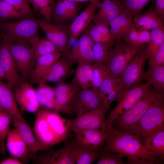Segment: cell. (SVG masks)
<instances>
[{
  "instance_id": "cell-1",
  "label": "cell",
  "mask_w": 164,
  "mask_h": 164,
  "mask_svg": "<svg viewBox=\"0 0 164 164\" xmlns=\"http://www.w3.org/2000/svg\"><path fill=\"white\" fill-rule=\"evenodd\" d=\"M67 120L54 110L39 108L34 123V133L38 140L50 149L68 137L70 132Z\"/></svg>"
},
{
  "instance_id": "cell-2",
  "label": "cell",
  "mask_w": 164,
  "mask_h": 164,
  "mask_svg": "<svg viewBox=\"0 0 164 164\" xmlns=\"http://www.w3.org/2000/svg\"><path fill=\"white\" fill-rule=\"evenodd\" d=\"M108 135L103 149L108 152L117 153L123 157H135L144 159L154 164L161 160L151 156L136 135L121 131L113 128L108 130Z\"/></svg>"
},
{
  "instance_id": "cell-3",
  "label": "cell",
  "mask_w": 164,
  "mask_h": 164,
  "mask_svg": "<svg viewBox=\"0 0 164 164\" xmlns=\"http://www.w3.org/2000/svg\"><path fill=\"white\" fill-rule=\"evenodd\" d=\"M163 99L164 93L150 87L133 107L117 118L111 128L136 135L139 122L144 114L154 103Z\"/></svg>"
},
{
  "instance_id": "cell-4",
  "label": "cell",
  "mask_w": 164,
  "mask_h": 164,
  "mask_svg": "<svg viewBox=\"0 0 164 164\" xmlns=\"http://www.w3.org/2000/svg\"><path fill=\"white\" fill-rule=\"evenodd\" d=\"M2 43L8 49L18 71L26 80L30 77L36 59L28 43L22 40L1 36Z\"/></svg>"
},
{
  "instance_id": "cell-5",
  "label": "cell",
  "mask_w": 164,
  "mask_h": 164,
  "mask_svg": "<svg viewBox=\"0 0 164 164\" xmlns=\"http://www.w3.org/2000/svg\"><path fill=\"white\" fill-rule=\"evenodd\" d=\"M164 129V99L154 103L140 120L136 136L143 145L148 144L158 132Z\"/></svg>"
},
{
  "instance_id": "cell-6",
  "label": "cell",
  "mask_w": 164,
  "mask_h": 164,
  "mask_svg": "<svg viewBox=\"0 0 164 164\" xmlns=\"http://www.w3.org/2000/svg\"><path fill=\"white\" fill-rule=\"evenodd\" d=\"M39 27L37 21L30 16L16 21H0L1 36L20 39L28 43L38 35Z\"/></svg>"
},
{
  "instance_id": "cell-7",
  "label": "cell",
  "mask_w": 164,
  "mask_h": 164,
  "mask_svg": "<svg viewBox=\"0 0 164 164\" xmlns=\"http://www.w3.org/2000/svg\"><path fill=\"white\" fill-rule=\"evenodd\" d=\"M151 86L149 82L146 81L124 91L118 104L105 119V129L108 130L110 129L117 118L136 104L146 93Z\"/></svg>"
},
{
  "instance_id": "cell-8",
  "label": "cell",
  "mask_w": 164,
  "mask_h": 164,
  "mask_svg": "<svg viewBox=\"0 0 164 164\" xmlns=\"http://www.w3.org/2000/svg\"><path fill=\"white\" fill-rule=\"evenodd\" d=\"M110 106L104 104L101 107L67 120V125L70 132H74L87 129H105L104 125L107 111Z\"/></svg>"
},
{
  "instance_id": "cell-9",
  "label": "cell",
  "mask_w": 164,
  "mask_h": 164,
  "mask_svg": "<svg viewBox=\"0 0 164 164\" xmlns=\"http://www.w3.org/2000/svg\"><path fill=\"white\" fill-rule=\"evenodd\" d=\"M147 45L138 50L121 75L120 78L124 91L140 84L143 80L145 63L147 59Z\"/></svg>"
},
{
  "instance_id": "cell-10",
  "label": "cell",
  "mask_w": 164,
  "mask_h": 164,
  "mask_svg": "<svg viewBox=\"0 0 164 164\" xmlns=\"http://www.w3.org/2000/svg\"><path fill=\"white\" fill-rule=\"evenodd\" d=\"M99 2L97 0L91 1L85 9L69 25L68 39L66 52L69 50L74 45L77 39L85 31L92 22L98 9Z\"/></svg>"
},
{
  "instance_id": "cell-11",
  "label": "cell",
  "mask_w": 164,
  "mask_h": 164,
  "mask_svg": "<svg viewBox=\"0 0 164 164\" xmlns=\"http://www.w3.org/2000/svg\"><path fill=\"white\" fill-rule=\"evenodd\" d=\"M55 104L54 110L72 115L74 114L73 105L76 96L82 89L76 83L61 82L58 83L54 88Z\"/></svg>"
},
{
  "instance_id": "cell-12",
  "label": "cell",
  "mask_w": 164,
  "mask_h": 164,
  "mask_svg": "<svg viewBox=\"0 0 164 164\" xmlns=\"http://www.w3.org/2000/svg\"><path fill=\"white\" fill-rule=\"evenodd\" d=\"M74 134L72 141L74 145L89 152L97 153L105 144L108 132L103 129H87Z\"/></svg>"
},
{
  "instance_id": "cell-13",
  "label": "cell",
  "mask_w": 164,
  "mask_h": 164,
  "mask_svg": "<svg viewBox=\"0 0 164 164\" xmlns=\"http://www.w3.org/2000/svg\"><path fill=\"white\" fill-rule=\"evenodd\" d=\"M93 43L84 32L69 50L63 52V55L72 64L83 62L93 64Z\"/></svg>"
},
{
  "instance_id": "cell-14",
  "label": "cell",
  "mask_w": 164,
  "mask_h": 164,
  "mask_svg": "<svg viewBox=\"0 0 164 164\" xmlns=\"http://www.w3.org/2000/svg\"><path fill=\"white\" fill-rule=\"evenodd\" d=\"M104 100L97 90L81 89L77 95L73 105L74 114L79 115L101 106Z\"/></svg>"
},
{
  "instance_id": "cell-15",
  "label": "cell",
  "mask_w": 164,
  "mask_h": 164,
  "mask_svg": "<svg viewBox=\"0 0 164 164\" xmlns=\"http://www.w3.org/2000/svg\"><path fill=\"white\" fill-rule=\"evenodd\" d=\"M17 86L14 95L20 109L30 113L37 112L40 106L37 99L36 90L27 82Z\"/></svg>"
},
{
  "instance_id": "cell-16",
  "label": "cell",
  "mask_w": 164,
  "mask_h": 164,
  "mask_svg": "<svg viewBox=\"0 0 164 164\" xmlns=\"http://www.w3.org/2000/svg\"><path fill=\"white\" fill-rule=\"evenodd\" d=\"M11 124L25 142L33 157L39 151L50 149L38 140L31 128L22 117L13 116Z\"/></svg>"
},
{
  "instance_id": "cell-17",
  "label": "cell",
  "mask_w": 164,
  "mask_h": 164,
  "mask_svg": "<svg viewBox=\"0 0 164 164\" xmlns=\"http://www.w3.org/2000/svg\"><path fill=\"white\" fill-rule=\"evenodd\" d=\"M40 28L46 37L63 52L66 51L69 37V25L58 26L44 20H37Z\"/></svg>"
},
{
  "instance_id": "cell-18",
  "label": "cell",
  "mask_w": 164,
  "mask_h": 164,
  "mask_svg": "<svg viewBox=\"0 0 164 164\" xmlns=\"http://www.w3.org/2000/svg\"><path fill=\"white\" fill-rule=\"evenodd\" d=\"M125 7L120 0H106L99 2L98 10L92 20L95 24H101L109 27L110 22L117 17Z\"/></svg>"
},
{
  "instance_id": "cell-19",
  "label": "cell",
  "mask_w": 164,
  "mask_h": 164,
  "mask_svg": "<svg viewBox=\"0 0 164 164\" xmlns=\"http://www.w3.org/2000/svg\"><path fill=\"white\" fill-rule=\"evenodd\" d=\"M73 145L71 141L58 150H46L35 156L34 162L38 164H73L71 157Z\"/></svg>"
},
{
  "instance_id": "cell-20",
  "label": "cell",
  "mask_w": 164,
  "mask_h": 164,
  "mask_svg": "<svg viewBox=\"0 0 164 164\" xmlns=\"http://www.w3.org/2000/svg\"><path fill=\"white\" fill-rule=\"evenodd\" d=\"M5 147L10 155L19 159L23 164L33 157L27 146L17 130L10 129L5 141Z\"/></svg>"
},
{
  "instance_id": "cell-21",
  "label": "cell",
  "mask_w": 164,
  "mask_h": 164,
  "mask_svg": "<svg viewBox=\"0 0 164 164\" xmlns=\"http://www.w3.org/2000/svg\"><path fill=\"white\" fill-rule=\"evenodd\" d=\"M97 90L104 100L103 104L110 107L113 102L119 101L124 91L120 78L113 77L110 75Z\"/></svg>"
},
{
  "instance_id": "cell-22",
  "label": "cell",
  "mask_w": 164,
  "mask_h": 164,
  "mask_svg": "<svg viewBox=\"0 0 164 164\" xmlns=\"http://www.w3.org/2000/svg\"><path fill=\"white\" fill-rule=\"evenodd\" d=\"M72 65L62 55L43 74L37 84L63 82L68 74Z\"/></svg>"
},
{
  "instance_id": "cell-23",
  "label": "cell",
  "mask_w": 164,
  "mask_h": 164,
  "mask_svg": "<svg viewBox=\"0 0 164 164\" xmlns=\"http://www.w3.org/2000/svg\"><path fill=\"white\" fill-rule=\"evenodd\" d=\"M0 65L7 83L12 88L17 86L19 77L16 64L8 49L2 43L0 49Z\"/></svg>"
},
{
  "instance_id": "cell-24",
  "label": "cell",
  "mask_w": 164,
  "mask_h": 164,
  "mask_svg": "<svg viewBox=\"0 0 164 164\" xmlns=\"http://www.w3.org/2000/svg\"><path fill=\"white\" fill-rule=\"evenodd\" d=\"M114 49L112 50L107 61V67L109 75L114 77H120L127 65L121 39H116Z\"/></svg>"
},
{
  "instance_id": "cell-25",
  "label": "cell",
  "mask_w": 164,
  "mask_h": 164,
  "mask_svg": "<svg viewBox=\"0 0 164 164\" xmlns=\"http://www.w3.org/2000/svg\"><path fill=\"white\" fill-rule=\"evenodd\" d=\"M63 54V52L58 51L46 54L38 58L30 76L32 82L38 83L43 74L53 64L61 58Z\"/></svg>"
},
{
  "instance_id": "cell-26",
  "label": "cell",
  "mask_w": 164,
  "mask_h": 164,
  "mask_svg": "<svg viewBox=\"0 0 164 164\" xmlns=\"http://www.w3.org/2000/svg\"><path fill=\"white\" fill-rule=\"evenodd\" d=\"M94 43H98L111 46L115 43V37L108 26L95 24L91 22L85 31Z\"/></svg>"
},
{
  "instance_id": "cell-27",
  "label": "cell",
  "mask_w": 164,
  "mask_h": 164,
  "mask_svg": "<svg viewBox=\"0 0 164 164\" xmlns=\"http://www.w3.org/2000/svg\"><path fill=\"white\" fill-rule=\"evenodd\" d=\"M163 19L155 13L153 5L143 13L134 18L133 21L137 29L142 28L149 30L164 28Z\"/></svg>"
},
{
  "instance_id": "cell-28",
  "label": "cell",
  "mask_w": 164,
  "mask_h": 164,
  "mask_svg": "<svg viewBox=\"0 0 164 164\" xmlns=\"http://www.w3.org/2000/svg\"><path fill=\"white\" fill-rule=\"evenodd\" d=\"M133 15L129 10L125 8L122 12L109 24L110 29L116 39H121L125 32L134 24Z\"/></svg>"
},
{
  "instance_id": "cell-29",
  "label": "cell",
  "mask_w": 164,
  "mask_h": 164,
  "mask_svg": "<svg viewBox=\"0 0 164 164\" xmlns=\"http://www.w3.org/2000/svg\"><path fill=\"white\" fill-rule=\"evenodd\" d=\"M12 88L7 83L0 81V106L13 116L21 117Z\"/></svg>"
},
{
  "instance_id": "cell-30",
  "label": "cell",
  "mask_w": 164,
  "mask_h": 164,
  "mask_svg": "<svg viewBox=\"0 0 164 164\" xmlns=\"http://www.w3.org/2000/svg\"><path fill=\"white\" fill-rule=\"evenodd\" d=\"M28 43L36 59L40 56L49 53L58 51L63 52L60 49L46 37L43 38L39 35L36 36L30 39Z\"/></svg>"
},
{
  "instance_id": "cell-31",
  "label": "cell",
  "mask_w": 164,
  "mask_h": 164,
  "mask_svg": "<svg viewBox=\"0 0 164 164\" xmlns=\"http://www.w3.org/2000/svg\"><path fill=\"white\" fill-rule=\"evenodd\" d=\"M93 64L86 62L78 63L73 81L77 84L82 89L92 88Z\"/></svg>"
},
{
  "instance_id": "cell-32",
  "label": "cell",
  "mask_w": 164,
  "mask_h": 164,
  "mask_svg": "<svg viewBox=\"0 0 164 164\" xmlns=\"http://www.w3.org/2000/svg\"><path fill=\"white\" fill-rule=\"evenodd\" d=\"M36 90L38 101L43 108L54 110L55 104L54 88L46 83L38 84Z\"/></svg>"
},
{
  "instance_id": "cell-33",
  "label": "cell",
  "mask_w": 164,
  "mask_h": 164,
  "mask_svg": "<svg viewBox=\"0 0 164 164\" xmlns=\"http://www.w3.org/2000/svg\"><path fill=\"white\" fill-rule=\"evenodd\" d=\"M145 148L152 156L158 160H164V129L155 134L150 142L144 145Z\"/></svg>"
},
{
  "instance_id": "cell-34",
  "label": "cell",
  "mask_w": 164,
  "mask_h": 164,
  "mask_svg": "<svg viewBox=\"0 0 164 164\" xmlns=\"http://www.w3.org/2000/svg\"><path fill=\"white\" fill-rule=\"evenodd\" d=\"M143 80L149 82L156 90L164 93V65L148 70L145 73Z\"/></svg>"
},
{
  "instance_id": "cell-35",
  "label": "cell",
  "mask_w": 164,
  "mask_h": 164,
  "mask_svg": "<svg viewBox=\"0 0 164 164\" xmlns=\"http://www.w3.org/2000/svg\"><path fill=\"white\" fill-rule=\"evenodd\" d=\"M150 38L147 47V59L150 60L164 43V27L152 30Z\"/></svg>"
},
{
  "instance_id": "cell-36",
  "label": "cell",
  "mask_w": 164,
  "mask_h": 164,
  "mask_svg": "<svg viewBox=\"0 0 164 164\" xmlns=\"http://www.w3.org/2000/svg\"><path fill=\"white\" fill-rule=\"evenodd\" d=\"M99 152L92 153L73 145L71 157L73 164H91L98 159Z\"/></svg>"
},
{
  "instance_id": "cell-37",
  "label": "cell",
  "mask_w": 164,
  "mask_h": 164,
  "mask_svg": "<svg viewBox=\"0 0 164 164\" xmlns=\"http://www.w3.org/2000/svg\"><path fill=\"white\" fill-rule=\"evenodd\" d=\"M13 116L0 106V145L4 153L5 141L10 129Z\"/></svg>"
},
{
  "instance_id": "cell-38",
  "label": "cell",
  "mask_w": 164,
  "mask_h": 164,
  "mask_svg": "<svg viewBox=\"0 0 164 164\" xmlns=\"http://www.w3.org/2000/svg\"><path fill=\"white\" fill-rule=\"evenodd\" d=\"M112 46L98 43H94L92 52L94 63L105 66L112 50Z\"/></svg>"
},
{
  "instance_id": "cell-39",
  "label": "cell",
  "mask_w": 164,
  "mask_h": 164,
  "mask_svg": "<svg viewBox=\"0 0 164 164\" xmlns=\"http://www.w3.org/2000/svg\"><path fill=\"white\" fill-rule=\"evenodd\" d=\"M35 9L43 18V20L51 22L55 4L53 0H29Z\"/></svg>"
},
{
  "instance_id": "cell-40",
  "label": "cell",
  "mask_w": 164,
  "mask_h": 164,
  "mask_svg": "<svg viewBox=\"0 0 164 164\" xmlns=\"http://www.w3.org/2000/svg\"><path fill=\"white\" fill-rule=\"evenodd\" d=\"M2 0H0V21H6L12 19H21L27 16Z\"/></svg>"
},
{
  "instance_id": "cell-41",
  "label": "cell",
  "mask_w": 164,
  "mask_h": 164,
  "mask_svg": "<svg viewBox=\"0 0 164 164\" xmlns=\"http://www.w3.org/2000/svg\"><path fill=\"white\" fill-rule=\"evenodd\" d=\"M52 20L53 24L58 26L68 25L70 22L62 0H58L55 4L52 14Z\"/></svg>"
},
{
  "instance_id": "cell-42",
  "label": "cell",
  "mask_w": 164,
  "mask_h": 164,
  "mask_svg": "<svg viewBox=\"0 0 164 164\" xmlns=\"http://www.w3.org/2000/svg\"><path fill=\"white\" fill-rule=\"evenodd\" d=\"M103 147L99 150L97 164H127L123 161L121 155L106 151Z\"/></svg>"
},
{
  "instance_id": "cell-43",
  "label": "cell",
  "mask_w": 164,
  "mask_h": 164,
  "mask_svg": "<svg viewBox=\"0 0 164 164\" xmlns=\"http://www.w3.org/2000/svg\"><path fill=\"white\" fill-rule=\"evenodd\" d=\"M109 75V71L106 66L93 64L92 88L97 90L103 81Z\"/></svg>"
},
{
  "instance_id": "cell-44",
  "label": "cell",
  "mask_w": 164,
  "mask_h": 164,
  "mask_svg": "<svg viewBox=\"0 0 164 164\" xmlns=\"http://www.w3.org/2000/svg\"><path fill=\"white\" fill-rule=\"evenodd\" d=\"M150 0H124L122 2L125 7L132 12L133 18L137 16Z\"/></svg>"
},
{
  "instance_id": "cell-45",
  "label": "cell",
  "mask_w": 164,
  "mask_h": 164,
  "mask_svg": "<svg viewBox=\"0 0 164 164\" xmlns=\"http://www.w3.org/2000/svg\"><path fill=\"white\" fill-rule=\"evenodd\" d=\"M138 29L134 24L125 32L121 39H123L128 46L138 50Z\"/></svg>"
},
{
  "instance_id": "cell-46",
  "label": "cell",
  "mask_w": 164,
  "mask_h": 164,
  "mask_svg": "<svg viewBox=\"0 0 164 164\" xmlns=\"http://www.w3.org/2000/svg\"><path fill=\"white\" fill-rule=\"evenodd\" d=\"M66 8L70 22L79 14L80 6L79 3L71 0H62Z\"/></svg>"
},
{
  "instance_id": "cell-47",
  "label": "cell",
  "mask_w": 164,
  "mask_h": 164,
  "mask_svg": "<svg viewBox=\"0 0 164 164\" xmlns=\"http://www.w3.org/2000/svg\"><path fill=\"white\" fill-rule=\"evenodd\" d=\"M11 5L19 12L27 16H30L31 11L26 0H2Z\"/></svg>"
},
{
  "instance_id": "cell-48",
  "label": "cell",
  "mask_w": 164,
  "mask_h": 164,
  "mask_svg": "<svg viewBox=\"0 0 164 164\" xmlns=\"http://www.w3.org/2000/svg\"><path fill=\"white\" fill-rule=\"evenodd\" d=\"M164 65V43L149 62L148 70Z\"/></svg>"
},
{
  "instance_id": "cell-49",
  "label": "cell",
  "mask_w": 164,
  "mask_h": 164,
  "mask_svg": "<svg viewBox=\"0 0 164 164\" xmlns=\"http://www.w3.org/2000/svg\"><path fill=\"white\" fill-rule=\"evenodd\" d=\"M137 29L138 33V45L139 50L148 45L150 39V34L149 30L142 28Z\"/></svg>"
},
{
  "instance_id": "cell-50",
  "label": "cell",
  "mask_w": 164,
  "mask_h": 164,
  "mask_svg": "<svg viewBox=\"0 0 164 164\" xmlns=\"http://www.w3.org/2000/svg\"><path fill=\"white\" fill-rule=\"evenodd\" d=\"M122 46L124 54L128 64L135 55L138 50L128 46L123 42Z\"/></svg>"
},
{
  "instance_id": "cell-51",
  "label": "cell",
  "mask_w": 164,
  "mask_h": 164,
  "mask_svg": "<svg viewBox=\"0 0 164 164\" xmlns=\"http://www.w3.org/2000/svg\"><path fill=\"white\" fill-rule=\"evenodd\" d=\"M154 11L158 15L164 18V0H156Z\"/></svg>"
},
{
  "instance_id": "cell-52",
  "label": "cell",
  "mask_w": 164,
  "mask_h": 164,
  "mask_svg": "<svg viewBox=\"0 0 164 164\" xmlns=\"http://www.w3.org/2000/svg\"><path fill=\"white\" fill-rule=\"evenodd\" d=\"M127 164H154L152 161L145 159L135 157H128Z\"/></svg>"
},
{
  "instance_id": "cell-53",
  "label": "cell",
  "mask_w": 164,
  "mask_h": 164,
  "mask_svg": "<svg viewBox=\"0 0 164 164\" xmlns=\"http://www.w3.org/2000/svg\"><path fill=\"white\" fill-rule=\"evenodd\" d=\"M19 159L11 156L10 157L6 158L0 161V164H23Z\"/></svg>"
},
{
  "instance_id": "cell-54",
  "label": "cell",
  "mask_w": 164,
  "mask_h": 164,
  "mask_svg": "<svg viewBox=\"0 0 164 164\" xmlns=\"http://www.w3.org/2000/svg\"><path fill=\"white\" fill-rule=\"evenodd\" d=\"M6 79L5 73L0 65V81Z\"/></svg>"
},
{
  "instance_id": "cell-55",
  "label": "cell",
  "mask_w": 164,
  "mask_h": 164,
  "mask_svg": "<svg viewBox=\"0 0 164 164\" xmlns=\"http://www.w3.org/2000/svg\"><path fill=\"white\" fill-rule=\"evenodd\" d=\"M79 3L90 2L92 0H71Z\"/></svg>"
},
{
  "instance_id": "cell-56",
  "label": "cell",
  "mask_w": 164,
  "mask_h": 164,
  "mask_svg": "<svg viewBox=\"0 0 164 164\" xmlns=\"http://www.w3.org/2000/svg\"><path fill=\"white\" fill-rule=\"evenodd\" d=\"M4 153L3 152L2 149H1V148L0 145V155L2 154H4Z\"/></svg>"
},
{
  "instance_id": "cell-57",
  "label": "cell",
  "mask_w": 164,
  "mask_h": 164,
  "mask_svg": "<svg viewBox=\"0 0 164 164\" xmlns=\"http://www.w3.org/2000/svg\"><path fill=\"white\" fill-rule=\"evenodd\" d=\"M97 0L99 2H101L103 1H104L106 0ZM111 0V1H119L120 0Z\"/></svg>"
},
{
  "instance_id": "cell-58",
  "label": "cell",
  "mask_w": 164,
  "mask_h": 164,
  "mask_svg": "<svg viewBox=\"0 0 164 164\" xmlns=\"http://www.w3.org/2000/svg\"><path fill=\"white\" fill-rule=\"evenodd\" d=\"M2 43H1V41H0V49L1 48V47L2 46Z\"/></svg>"
}]
</instances>
